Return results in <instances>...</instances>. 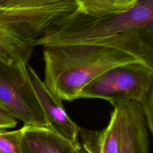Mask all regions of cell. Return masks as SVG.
<instances>
[{
	"mask_svg": "<svg viewBox=\"0 0 153 153\" xmlns=\"http://www.w3.org/2000/svg\"><path fill=\"white\" fill-rule=\"evenodd\" d=\"M153 34L131 32L88 44L44 47V84L61 100L78 99L82 88L115 66H153Z\"/></svg>",
	"mask_w": 153,
	"mask_h": 153,
	"instance_id": "obj_1",
	"label": "cell"
},
{
	"mask_svg": "<svg viewBox=\"0 0 153 153\" xmlns=\"http://www.w3.org/2000/svg\"><path fill=\"white\" fill-rule=\"evenodd\" d=\"M131 32L153 34V0H137L129 10L102 16L77 10L45 29L35 46L88 44Z\"/></svg>",
	"mask_w": 153,
	"mask_h": 153,
	"instance_id": "obj_2",
	"label": "cell"
},
{
	"mask_svg": "<svg viewBox=\"0 0 153 153\" xmlns=\"http://www.w3.org/2000/svg\"><path fill=\"white\" fill-rule=\"evenodd\" d=\"M76 10V4L48 10L0 7V61L12 66L28 63L36 39Z\"/></svg>",
	"mask_w": 153,
	"mask_h": 153,
	"instance_id": "obj_3",
	"label": "cell"
},
{
	"mask_svg": "<svg viewBox=\"0 0 153 153\" xmlns=\"http://www.w3.org/2000/svg\"><path fill=\"white\" fill-rule=\"evenodd\" d=\"M79 98L103 99L112 105L136 100L142 106L149 132L153 133V66L134 62L114 67L85 85Z\"/></svg>",
	"mask_w": 153,
	"mask_h": 153,
	"instance_id": "obj_4",
	"label": "cell"
},
{
	"mask_svg": "<svg viewBox=\"0 0 153 153\" xmlns=\"http://www.w3.org/2000/svg\"><path fill=\"white\" fill-rule=\"evenodd\" d=\"M26 63L12 66L0 61V105L24 125L48 127L42 109L27 75Z\"/></svg>",
	"mask_w": 153,
	"mask_h": 153,
	"instance_id": "obj_5",
	"label": "cell"
},
{
	"mask_svg": "<svg viewBox=\"0 0 153 153\" xmlns=\"http://www.w3.org/2000/svg\"><path fill=\"white\" fill-rule=\"evenodd\" d=\"M118 112L120 153H149V128L140 104L124 100L112 105Z\"/></svg>",
	"mask_w": 153,
	"mask_h": 153,
	"instance_id": "obj_6",
	"label": "cell"
},
{
	"mask_svg": "<svg viewBox=\"0 0 153 153\" xmlns=\"http://www.w3.org/2000/svg\"><path fill=\"white\" fill-rule=\"evenodd\" d=\"M25 69L46 118L48 128L72 143L78 142L80 127L69 118L62 100L50 91L29 62L25 65Z\"/></svg>",
	"mask_w": 153,
	"mask_h": 153,
	"instance_id": "obj_7",
	"label": "cell"
},
{
	"mask_svg": "<svg viewBox=\"0 0 153 153\" xmlns=\"http://www.w3.org/2000/svg\"><path fill=\"white\" fill-rule=\"evenodd\" d=\"M20 153H74L72 143L48 127L24 125L21 128Z\"/></svg>",
	"mask_w": 153,
	"mask_h": 153,
	"instance_id": "obj_8",
	"label": "cell"
},
{
	"mask_svg": "<svg viewBox=\"0 0 153 153\" xmlns=\"http://www.w3.org/2000/svg\"><path fill=\"white\" fill-rule=\"evenodd\" d=\"M78 136L87 153H120V137L118 112L114 108L107 126L102 130L79 128Z\"/></svg>",
	"mask_w": 153,
	"mask_h": 153,
	"instance_id": "obj_9",
	"label": "cell"
},
{
	"mask_svg": "<svg viewBox=\"0 0 153 153\" xmlns=\"http://www.w3.org/2000/svg\"><path fill=\"white\" fill-rule=\"evenodd\" d=\"M77 11L90 16L121 13L132 8L137 0H74Z\"/></svg>",
	"mask_w": 153,
	"mask_h": 153,
	"instance_id": "obj_10",
	"label": "cell"
},
{
	"mask_svg": "<svg viewBox=\"0 0 153 153\" xmlns=\"http://www.w3.org/2000/svg\"><path fill=\"white\" fill-rule=\"evenodd\" d=\"M75 3L74 0H0V7L48 10Z\"/></svg>",
	"mask_w": 153,
	"mask_h": 153,
	"instance_id": "obj_11",
	"label": "cell"
},
{
	"mask_svg": "<svg viewBox=\"0 0 153 153\" xmlns=\"http://www.w3.org/2000/svg\"><path fill=\"white\" fill-rule=\"evenodd\" d=\"M21 128L8 131L0 129V153H20Z\"/></svg>",
	"mask_w": 153,
	"mask_h": 153,
	"instance_id": "obj_12",
	"label": "cell"
},
{
	"mask_svg": "<svg viewBox=\"0 0 153 153\" xmlns=\"http://www.w3.org/2000/svg\"><path fill=\"white\" fill-rule=\"evenodd\" d=\"M17 124L16 119L0 105V129L13 128Z\"/></svg>",
	"mask_w": 153,
	"mask_h": 153,
	"instance_id": "obj_13",
	"label": "cell"
},
{
	"mask_svg": "<svg viewBox=\"0 0 153 153\" xmlns=\"http://www.w3.org/2000/svg\"><path fill=\"white\" fill-rule=\"evenodd\" d=\"M74 153H86V152L84 151V149H83V148H82L81 144L79 143V144L76 146V148H75V151H74Z\"/></svg>",
	"mask_w": 153,
	"mask_h": 153,
	"instance_id": "obj_14",
	"label": "cell"
}]
</instances>
